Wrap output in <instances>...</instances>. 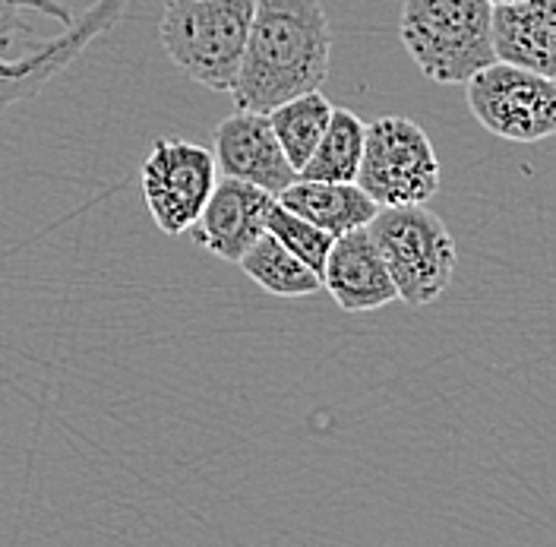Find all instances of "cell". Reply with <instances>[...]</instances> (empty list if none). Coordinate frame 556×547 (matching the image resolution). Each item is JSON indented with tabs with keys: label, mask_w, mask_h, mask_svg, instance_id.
<instances>
[{
	"label": "cell",
	"mask_w": 556,
	"mask_h": 547,
	"mask_svg": "<svg viewBox=\"0 0 556 547\" xmlns=\"http://www.w3.org/2000/svg\"><path fill=\"white\" fill-rule=\"evenodd\" d=\"M332 61V26L323 0H256L231 99L243 111L276 104L323 86Z\"/></svg>",
	"instance_id": "obj_1"
},
{
	"label": "cell",
	"mask_w": 556,
	"mask_h": 547,
	"mask_svg": "<svg viewBox=\"0 0 556 547\" xmlns=\"http://www.w3.org/2000/svg\"><path fill=\"white\" fill-rule=\"evenodd\" d=\"M130 0H99L73 20L61 0H0V111L33 99L70 67L89 41L108 33Z\"/></svg>",
	"instance_id": "obj_2"
},
{
	"label": "cell",
	"mask_w": 556,
	"mask_h": 547,
	"mask_svg": "<svg viewBox=\"0 0 556 547\" xmlns=\"http://www.w3.org/2000/svg\"><path fill=\"white\" fill-rule=\"evenodd\" d=\"M490 0H405L399 35L417 70L440 86L468 83L493 64Z\"/></svg>",
	"instance_id": "obj_3"
},
{
	"label": "cell",
	"mask_w": 556,
	"mask_h": 547,
	"mask_svg": "<svg viewBox=\"0 0 556 547\" xmlns=\"http://www.w3.org/2000/svg\"><path fill=\"white\" fill-rule=\"evenodd\" d=\"M256 0H168L162 48L177 70L208 92H231Z\"/></svg>",
	"instance_id": "obj_4"
},
{
	"label": "cell",
	"mask_w": 556,
	"mask_h": 547,
	"mask_svg": "<svg viewBox=\"0 0 556 547\" xmlns=\"http://www.w3.org/2000/svg\"><path fill=\"white\" fill-rule=\"evenodd\" d=\"M399 301L424 308L446 295L458 266V247L446 222L427 203L382 206L367 225Z\"/></svg>",
	"instance_id": "obj_5"
},
{
	"label": "cell",
	"mask_w": 556,
	"mask_h": 547,
	"mask_svg": "<svg viewBox=\"0 0 556 547\" xmlns=\"http://www.w3.org/2000/svg\"><path fill=\"white\" fill-rule=\"evenodd\" d=\"M354 184L380 206L427 203L440 190V159L424 127L402 114L364 124V152Z\"/></svg>",
	"instance_id": "obj_6"
},
{
	"label": "cell",
	"mask_w": 556,
	"mask_h": 547,
	"mask_svg": "<svg viewBox=\"0 0 556 547\" xmlns=\"http://www.w3.org/2000/svg\"><path fill=\"white\" fill-rule=\"evenodd\" d=\"M468 108L493 137L541 142L556 134V83L525 67L493 61L468 79Z\"/></svg>",
	"instance_id": "obj_7"
},
{
	"label": "cell",
	"mask_w": 556,
	"mask_h": 547,
	"mask_svg": "<svg viewBox=\"0 0 556 547\" xmlns=\"http://www.w3.org/2000/svg\"><path fill=\"white\" fill-rule=\"evenodd\" d=\"M218 181L206 146L190 139H155L142 162V197L152 222L165 235H184Z\"/></svg>",
	"instance_id": "obj_8"
},
{
	"label": "cell",
	"mask_w": 556,
	"mask_h": 547,
	"mask_svg": "<svg viewBox=\"0 0 556 547\" xmlns=\"http://www.w3.org/2000/svg\"><path fill=\"white\" fill-rule=\"evenodd\" d=\"M212 159L225 177L247 181L273 197L298 177L273 134L269 114L263 111L238 108L235 114L222 117L212 134Z\"/></svg>",
	"instance_id": "obj_9"
},
{
	"label": "cell",
	"mask_w": 556,
	"mask_h": 547,
	"mask_svg": "<svg viewBox=\"0 0 556 547\" xmlns=\"http://www.w3.org/2000/svg\"><path fill=\"white\" fill-rule=\"evenodd\" d=\"M273 200H276L273 194L238 177L215 181L206 206L190 225L193 240L203 250L215 253L218 260L238 263L247 253V247L266 232V212Z\"/></svg>",
	"instance_id": "obj_10"
},
{
	"label": "cell",
	"mask_w": 556,
	"mask_h": 547,
	"mask_svg": "<svg viewBox=\"0 0 556 547\" xmlns=\"http://www.w3.org/2000/svg\"><path fill=\"white\" fill-rule=\"evenodd\" d=\"M319 278L345 313H367L399 301L389 270L367 228H354L332 240Z\"/></svg>",
	"instance_id": "obj_11"
},
{
	"label": "cell",
	"mask_w": 556,
	"mask_h": 547,
	"mask_svg": "<svg viewBox=\"0 0 556 547\" xmlns=\"http://www.w3.org/2000/svg\"><path fill=\"white\" fill-rule=\"evenodd\" d=\"M556 0H509L490 10L493 58L541 76H556Z\"/></svg>",
	"instance_id": "obj_12"
},
{
	"label": "cell",
	"mask_w": 556,
	"mask_h": 547,
	"mask_svg": "<svg viewBox=\"0 0 556 547\" xmlns=\"http://www.w3.org/2000/svg\"><path fill=\"white\" fill-rule=\"evenodd\" d=\"M276 200L285 209L298 212L301 219L313 222L316 228H323L326 235H332V238L354 232V228H367L370 219L380 209L354 181L339 184V181L294 177Z\"/></svg>",
	"instance_id": "obj_13"
},
{
	"label": "cell",
	"mask_w": 556,
	"mask_h": 547,
	"mask_svg": "<svg viewBox=\"0 0 556 547\" xmlns=\"http://www.w3.org/2000/svg\"><path fill=\"white\" fill-rule=\"evenodd\" d=\"M238 263L247 278H253L263 291L276 298H311L323 291L319 273L301 257H294L285 244H278L269 232L253 240Z\"/></svg>",
	"instance_id": "obj_14"
},
{
	"label": "cell",
	"mask_w": 556,
	"mask_h": 547,
	"mask_svg": "<svg viewBox=\"0 0 556 547\" xmlns=\"http://www.w3.org/2000/svg\"><path fill=\"white\" fill-rule=\"evenodd\" d=\"M332 108L319 89L304 92V96H294L288 102L276 104L269 114V124H273V134H276L278 146L285 152V159L291 162L294 172L304 169V162L313 156L319 137L326 134V124L332 117Z\"/></svg>",
	"instance_id": "obj_15"
},
{
	"label": "cell",
	"mask_w": 556,
	"mask_h": 547,
	"mask_svg": "<svg viewBox=\"0 0 556 547\" xmlns=\"http://www.w3.org/2000/svg\"><path fill=\"white\" fill-rule=\"evenodd\" d=\"M361 152H364V121L348 108H332L326 134L319 137L313 156L304 162L298 177L348 184L357 177Z\"/></svg>",
	"instance_id": "obj_16"
},
{
	"label": "cell",
	"mask_w": 556,
	"mask_h": 547,
	"mask_svg": "<svg viewBox=\"0 0 556 547\" xmlns=\"http://www.w3.org/2000/svg\"><path fill=\"white\" fill-rule=\"evenodd\" d=\"M266 232L278 244H285L294 257H301L307 266H313L316 273L323 270V260H326V253H329V247L336 240L332 235H326L323 228H316L313 222L301 219L298 212L285 209L278 200H273L269 212H266Z\"/></svg>",
	"instance_id": "obj_17"
},
{
	"label": "cell",
	"mask_w": 556,
	"mask_h": 547,
	"mask_svg": "<svg viewBox=\"0 0 556 547\" xmlns=\"http://www.w3.org/2000/svg\"><path fill=\"white\" fill-rule=\"evenodd\" d=\"M490 3H509V0H490Z\"/></svg>",
	"instance_id": "obj_18"
}]
</instances>
